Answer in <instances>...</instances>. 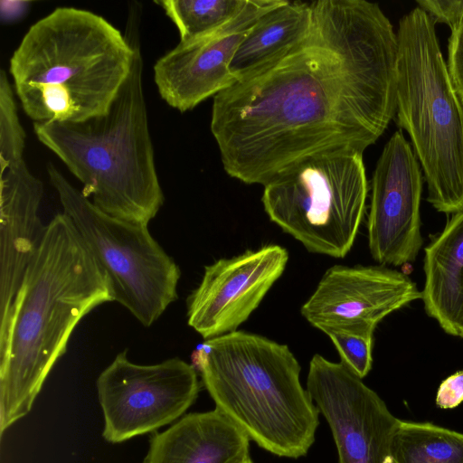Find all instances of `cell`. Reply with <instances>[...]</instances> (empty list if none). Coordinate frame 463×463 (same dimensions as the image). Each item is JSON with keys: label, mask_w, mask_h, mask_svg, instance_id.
<instances>
[{"label": "cell", "mask_w": 463, "mask_h": 463, "mask_svg": "<svg viewBox=\"0 0 463 463\" xmlns=\"http://www.w3.org/2000/svg\"><path fill=\"white\" fill-rule=\"evenodd\" d=\"M463 402V370L447 377L439 384L436 405L440 409H454Z\"/></svg>", "instance_id": "cell-25"}, {"label": "cell", "mask_w": 463, "mask_h": 463, "mask_svg": "<svg viewBox=\"0 0 463 463\" xmlns=\"http://www.w3.org/2000/svg\"><path fill=\"white\" fill-rule=\"evenodd\" d=\"M391 456L392 463H463V433L431 422L399 420Z\"/></svg>", "instance_id": "cell-19"}, {"label": "cell", "mask_w": 463, "mask_h": 463, "mask_svg": "<svg viewBox=\"0 0 463 463\" xmlns=\"http://www.w3.org/2000/svg\"><path fill=\"white\" fill-rule=\"evenodd\" d=\"M335 346L341 363L359 378L372 369L373 334L329 331L326 333Z\"/></svg>", "instance_id": "cell-22"}, {"label": "cell", "mask_w": 463, "mask_h": 463, "mask_svg": "<svg viewBox=\"0 0 463 463\" xmlns=\"http://www.w3.org/2000/svg\"><path fill=\"white\" fill-rule=\"evenodd\" d=\"M306 389L329 426L338 463H392L391 438L399 419L363 379L316 354Z\"/></svg>", "instance_id": "cell-10"}, {"label": "cell", "mask_w": 463, "mask_h": 463, "mask_svg": "<svg viewBox=\"0 0 463 463\" xmlns=\"http://www.w3.org/2000/svg\"><path fill=\"white\" fill-rule=\"evenodd\" d=\"M419 298L421 291L398 270L383 266L335 265L324 273L300 312L325 334H373L385 317Z\"/></svg>", "instance_id": "cell-13"}, {"label": "cell", "mask_w": 463, "mask_h": 463, "mask_svg": "<svg viewBox=\"0 0 463 463\" xmlns=\"http://www.w3.org/2000/svg\"><path fill=\"white\" fill-rule=\"evenodd\" d=\"M435 23L419 6L397 31V124L405 129L439 213L463 209V101L441 52Z\"/></svg>", "instance_id": "cell-6"}, {"label": "cell", "mask_w": 463, "mask_h": 463, "mask_svg": "<svg viewBox=\"0 0 463 463\" xmlns=\"http://www.w3.org/2000/svg\"><path fill=\"white\" fill-rule=\"evenodd\" d=\"M423 174L402 131H395L379 156L371 180L367 218L372 257L382 265L413 261L422 245Z\"/></svg>", "instance_id": "cell-11"}, {"label": "cell", "mask_w": 463, "mask_h": 463, "mask_svg": "<svg viewBox=\"0 0 463 463\" xmlns=\"http://www.w3.org/2000/svg\"><path fill=\"white\" fill-rule=\"evenodd\" d=\"M264 186L269 220L308 251L345 258L363 222L369 184L363 154L308 157Z\"/></svg>", "instance_id": "cell-7"}, {"label": "cell", "mask_w": 463, "mask_h": 463, "mask_svg": "<svg viewBox=\"0 0 463 463\" xmlns=\"http://www.w3.org/2000/svg\"><path fill=\"white\" fill-rule=\"evenodd\" d=\"M250 440L217 409L189 413L153 433L144 463H247Z\"/></svg>", "instance_id": "cell-16"}, {"label": "cell", "mask_w": 463, "mask_h": 463, "mask_svg": "<svg viewBox=\"0 0 463 463\" xmlns=\"http://www.w3.org/2000/svg\"><path fill=\"white\" fill-rule=\"evenodd\" d=\"M423 269L426 313L447 334L463 337V209L425 248Z\"/></svg>", "instance_id": "cell-17"}, {"label": "cell", "mask_w": 463, "mask_h": 463, "mask_svg": "<svg viewBox=\"0 0 463 463\" xmlns=\"http://www.w3.org/2000/svg\"><path fill=\"white\" fill-rule=\"evenodd\" d=\"M30 1H5L0 2L1 20L5 23H12L22 18L28 11Z\"/></svg>", "instance_id": "cell-26"}, {"label": "cell", "mask_w": 463, "mask_h": 463, "mask_svg": "<svg viewBox=\"0 0 463 463\" xmlns=\"http://www.w3.org/2000/svg\"><path fill=\"white\" fill-rule=\"evenodd\" d=\"M192 360L215 409L250 440L279 457L308 452L320 411L287 345L237 330L205 340Z\"/></svg>", "instance_id": "cell-5"}, {"label": "cell", "mask_w": 463, "mask_h": 463, "mask_svg": "<svg viewBox=\"0 0 463 463\" xmlns=\"http://www.w3.org/2000/svg\"><path fill=\"white\" fill-rule=\"evenodd\" d=\"M312 1L285 2L263 14L239 45L230 65L237 80L287 54L307 34Z\"/></svg>", "instance_id": "cell-18"}, {"label": "cell", "mask_w": 463, "mask_h": 463, "mask_svg": "<svg viewBox=\"0 0 463 463\" xmlns=\"http://www.w3.org/2000/svg\"><path fill=\"white\" fill-rule=\"evenodd\" d=\"M418 6L436 24H445L450 30L463 18V0H417Z\"/></svg>", "instance_id": "cell-23"}, {"label": "cell", "mask_w": 463, "mask_h": 463, "mask_svg": "<svg viewBox=\"0 0 463 463\" xmlns=\"http://www.w3.org/2000/svg\"><path fill=\"white\" fill-rule=\"evenodd\" d=\"M111 301L107 274L71 219L57 213L29 266L0 354L1 435L31 411L80 321Z\"/></svg>", "instance_id": "cell-2"}, {"label": "cell", "mask_w": 463, "mask_h": 463, "mask_svg": "<svg viewBox=\"0 0 463 463\" xmlns=\"http://www.w3.org/2000/svg\"><path fill=\"white\" fill-rule=\"evenodd\" d=\"M132 60L129 42L104 17L57 7L24 35L9 72L33 123L81 122L107 112Z\"/></svg>", "instance_id": "cell-4"}, {"label": "cell", "mask_w": 463, "mask_h": 463, "mask_svg": "<svg viewBox=\"0 0 463 463\" xmlns=\"http://www.w3.org/2000/svg\"><path fill=\"white\" fill-rule=\"evenodd\" d=\"M46 169L63 213L107 274L114 301L144 326H150L177 299L178 265L150 234L147 225L107 214L52 163Z\"/></svg>", "instance_id": "cell-8"}, {"label": "cell", "mask_w": 463, "mask_h": 463, "mask_svg": "<svg viewBox=\"0 0 463 463\" xmlns=\"http://www.w3.org/2000/svg\"><path fill=\"white\" fill-rule=\"evenodd\" d=\"M450 31L446 62L455 89L463 101V18Z\"/></svg>", "instance_id": "cell-24"}, {"label": "cell", "mask_w": 463, "mask_h": 463, "mask_svg": "<svg viewBox=\"0 0 463 463\" xmlns=\"http://www.w3.org/2000/svg\"><path fill=\"white\" fill-rule=\"evenodd\" d=\"M173 22L180 42L212 33L233 20L248 0H159L155 2Z\"/></svg>", "instance_id": "cell-20"}, {"label": "cell", "mask_w": 463, "mask_h": 463, "mask_svg": "<svg viewBox=\"0 0 463 463\" xmlns=\"http://www.w3.org/2000/svg\"><path fill=\"white\" fill-rule=\"evenodd\" d=\"M247 463H253V461L250 459V460L249 462H247Z\"/></svg>", "instance_id": "cell-27"}, {"label": "cell", "mask_w": 463, "mask_h": 463, "mask_svg": "<svg viewBox=\"0 0 463 463\" xmlns=\"http://www.w3.org/2000/svg\"><path fill=\"white\" fill-rule=\"evenodd\" d=\"M42 181L24 160L0 172V353L8 345L17 300L46 226Z\"/></svg>", "instance_id": "cell-15"}, {"label": "cell", "mask_w": 463, "mask_h": 463, "mask_svg": "<svg viewBox=\"0 0 463 463\" xmlns=\"http://www.w3.org/2000/svg\"><path fill=\"white\" fill-rule=\"evenodd\" d=\"M397 33L377 3L312 1L305 37L213 97L228 175L265 185L312 156L360 153L396 113Z\"/></svg>", "instance_id": "cell-1"}, {"label": "cell", "mask_w": 463, "mask_h": 463, "mask_svg": "<svg viewBox=\"0 0 463 463\" xmlns=\"http://www.w3.org/2000/svg\"><path fill=\"white\" fill-rule=\"evenodd\" d=\"M285 0H248L233 20L207 35L179 43L154 65V80L161 98L185 112L229 88L233 56L256 22Z\"/></svg>", "instance_id": "cell-14"}, {"label": "cell", "mask_w": 463, "mask_h": 463, "mask_svg": "<svg viewBox=\"0 0 463 463\" xmlns=\"http://www.w3.org/2000/svg\"><path fill=\"white\" fill-rule=\"evenodd\" d=\"M14 90L7 73L1 70L0 172L24 160L26 134L18 117Z\"/></svg>", "instance_id": "cell-21"}, {"label": "cell", "mask_w": 463, "mask_h": 463, "mask_svg": "<svg viewBox=\"0 0 463 463\" xmlns=\"http://www.w3.org/2000/svg\"><path fill=\"white\" fill-rule=\"evenodd\" d=\"M142 9L128 7L125 36L131 70L106 113L81 122L33 123L38 140L82 184L95 206L118 219L147 225L164 203L143 89Z\"/></svg>", "instance_id": "cell-3"}, {"label": "cell", "mask_w": 463, "mask_h": 463, "mask_svg": "<svg viewBox=\"0 0 463 463\" xmlns=\"http://www.w3.org/2000/svg\"><path fill=\"white\" fill-rule=\"evenodd\" d=\"M288 260L284 247L268 244L205 266L187 298L189 326L205 340L237 331L281 277Z\"/></svg>", "instance_id": "cell-12"}, {"label": "cell", "mask_w": 463, "mask_h": 463, "mask_svg": "<svg viewBox=\"0 0 463 463\" xmlns=\"http://www.w3.org/2000/svg\"><path fill=\"white\" fill-rule=\"evenodd\" d=\"M104 417L102 437L120 443L178 420L195 402L200 383L193 364L174 357L138 364L118 353L97 382Z\"/></svg>", "instance_id": "cell-9"}]
</instances>
